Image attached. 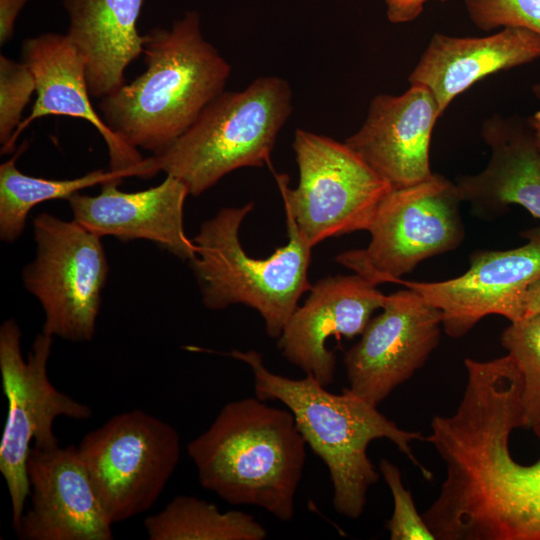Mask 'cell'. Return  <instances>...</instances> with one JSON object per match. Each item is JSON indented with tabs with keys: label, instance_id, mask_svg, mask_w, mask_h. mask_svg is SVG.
Returning a JSON list of instances; mask_svg holds the SVG:
<instances>
[{
	"label": "cell",
	"instance_id": "obj_1",
	"mask_svg": "<svg viewBox=\"0 0 540 540\" xmlns=\"http://www.w3.org/2000/svg\"><path fill=\"white\" fill-rule=\"evenodd\" d=\"M518 407L485 396L460 408L442 428L435 448L446 465L433 510L449 540H540V458L514 460L512 431Z\"/></svg>",
	"mask_w": 540,
	"mask_h": 540
},
{
	"label": "cell",
	"instance_id": "obj_2",
	"mask_svg": "<svg viewBox=\"0 0 540 540\" xmlns=\"http://www.w3.org/2000/svg\"><path fill=\"white\" fill-rule=\"evenodd\" d=\"M146 69L101 98L109 129L134 149L158 154L178 139L203 109L225 91L231 66L208 42L196 11L170 28L143 35Z\"/></svg>",
	"mask_w": 540,
	"mask_h": 540
},
{
	"label": "cell",
	"instance_id": "obj_3",
	"mask_svg": "<svg viewBox=\"0 0 540 540\" xmlns=\"http://www.w3.org/2000/svg\"><path fill=\"white\" fill-rule=\"evenodd\" d=\"M246 363L253 374L255 396L262 401L278 400L293 414L306 445L327 466L333 487L336 512L358 519L365 508L369 488L379 472L367 454L377 439L391 441L427 481L433 473L412 451L413 441H425L419 431H406L378 411L377 406L349 388L335 394L312 375L291 379L270 371L256 350L223 353Z\"/></svg>",
	"mask_w": 540,
	"mask_h": 540
},
{
	"label": "cell",
	"instance_id": "obj_4",
	"mask_svg": "<svg viewBox=\"0 0 540 540\" xmlns=\"http://www.w3.org/2000/svg\"><path fill=\"white\" fill-rule=\"evenodd\" d=\"M186 450L204 489L230 504L292 520L306 442L290 410L256 396L230 401Z\"/></svg>",
	"mask_w": 540,
	"mask_h": 540
},
{
	"label": "cell",
	"instance_id": "obj_5",
	"mask_svg": "<svg viewBox=\"0 0 540 540\" xmlns=\"http://www.w3.org/2000/svg\"><path fill=\"white\" fill-rule=\"evenodd\" d=\"M292 112V90L278 76L223 91L164 151L146 158L148 178L164 172L198 196L232 171L270 165L278 134Z\"/></svg>",
	"mask_w": 540,
	"mask_h": 540
},
{
	"label": "cell",
	"instance_id": "obj_6",
	"mask_svg": "<svg viewBox=\"0 0 540 540\" xmlns=\"http://www.w3.org/2000/svg\"><path fill=\"white\" fill-rule=\"evenodd\" d=\"M253 208V202L225 207L204 221L193 239L197 255L189 264L206 308L251 307L263 318L267 335L279 338L300 297L312 286L308 280L312 247L285 211L288 243L265 259L249 256L239 230Z\"/></svg>",
	"mask_w": 540,
	"mask_h": 540
},
{
	"label": "cell",
	"instance_id": "obj_7",
	"mask_svg": "<svg viewBox=\"0 0 540 540\" xmlns=\"http://www.w3.org/2000/svg\"><path fill=\"white\" fill-rule=\"evenodd\" d=\"M293 150L297 187H289L286 174L275 178L284 209L306 242L313 248L330 237L368 231L391 186L345 142L297 129Z\"/></svg>",
	"mask_w": 540,
	"mask_h": 540
},
{
	"label": "cell",
	"instance_id": "obj_8",
	"mask_svg": "<svg viewBox=\"0 0 540 540\" xmlns=\"http://www.w3.org/2000/svg\"><path fill=\"white\" fill-rule=\"evenodd\" d=\"M457 184L432 174L391 189L379 203L366 248L340 253L336 262L374 285L398 283L423 260L455 249L463 240Z\"/></svg>",
	"mask_w": 540,
	"mask_h": 540
},
{
	"label": "cell",
	"instance_id": "obj_9",
	"mask_svg": "<svg viewBox=\"0 0 540 540\" xmlns=\"http://www.w3.org/2000/svg\"><path fill=\"white\" fill-rule=\"evenodd\" d=\"M53 337L39 333L25 360L21 331L15 319L0 327V372L8 411L0 442V472L6 482L15 528L30 494L27 459L30 443L42 449L58 446L54 422L58 417L85 420L92 416L90 406L58 390L48 377L47 364Z\"/></svg>",
	"mask_w": 540,
	"mask_h": 540
},
{
	"label": "cell",
	"instance_id": "obj_10",
	"mask_svg": "<svg viewBox=\"0 0 540 540\" xmlns=\"http://www.w3.org/2000/svg\"><path fill=\"white\" fill-rule=\"evenodd\" d=\"M112 524L151 509L180 460L178 431L134 409L112 416L78 445Z\"/></svg>",
	"mask_w": 540,
	"mask_h": 540
},
{
	"label": "cell",
	"instance_id": "obj_11",
	"mask_svg": "<svg viewBox=\"0 0 540 540\" xmlns=\"http://www.w3.org/2000/svg\"><path fill=\"white\" fill-rule=\"evenodd\" d=\"M35 258L22 271L25 288L40 302L42 332L72 342L95 334L109 273L101 237L75 220L48 212L33 219Z\"/></svg>",
	"mask_w": 540,
	"mask_h": 540
},
{
	"label": "cell",
	"instance_id": "obj_12",
	"mask_svg": "<svg viewBox=\"0 0 540 540\" xmlns=\"http://www.w3.org/2000/svg\"><path fill=\"white\" fill-rule=\"evenodd\" d=\"M442 312L407 288L387 296L344 355L349 389L378 406L424 366L440 342Z\"/></svg>",
	"mask_w": 540,
	"mask_h": 540
},
{
	"label": "cell",
	"instance_id": "obj_13",
	"mask_svg": "<svg viewBox=\"0 0 540 540\" xmlns=\"http://www.w3.org/2000/svg\"><path fill=\"white\" fill-rule=\"evenodd\" d=\"M528 241L506 251L472 255L461 276L440 282L398 283L418 292L442 312L444 332L465 336L487 315L510 322L523 318V302L531 284L540 279V227L526 232Z\"/></svg>",
	"mask_w": 540,
	"mask_h": 540
},
{
	"label": "cell",
	"instance_id": "obj_14",
	"mask_svg": "<svg viewBox=\"0 0 540 540\" xmlns=\"http://www.w3.org/2000/svg\"><path fill=\"white\" fill-rule=\"evenodd\" d=\"M30 506L14 528L23 540H111L112 523L78 446L31 447Z\"/></svg>",
	"mask_w": 540,
	"mask_h": 540
},
{
	"label": "cell",
	"instance_id": "obj_15",
	"mask_svg": "<svg viewBox=\"0 0 540 540\" xmlns=\"http://www.w3.org/2000/svg\"><path fill=\"white\" fill-rule=\"evenodd\" d=\"M386 299L376 285L356 273L322 278L289 318L277 346L288 362L327 387L336 371L328 339L361 335Z\"/></svg>",
	"mask_w": 540,
	"mask_h": 540
},
{
	"label": "cell",
	"instance_id": "obj_16",
	"mask_svg": "<svg viewBox=\"0 0 540 540\" xmlns=\"http://www.w3.org/2000/svg\"><path fill=\"white\" fill-rule=\"evenodd\" d=\"M441 116L432 93L410 84L400 95L379 94L362 126L345 143L392 189L429 178L432 131Z\"/></svg>",
	"mask_w": 540,
	"mask_h": 540
},
{
	"label": "cell",
	"instance_id": "obj_17",
	"mask_svg": "<svg viewBox=\"0 0 540 540\" xmlns=\"http://www.w3.org/2000/svg\"><path fill=\"white\" fill-rule=\"evenodd\" d=\"M21 61L34 76L37 97L12 138L11 150L20 133L36 119L49 115L80 118L104 139L110 170L127 177H146L145 158L139 150L115 135L93 108L85 62L66 34L47 32L26 38L21 45Z\"/></svg>",
	"mask_w": 540,
	"mask_h": 540
},
{
	"label": "cell",
	"instance_id": "obj_18",
	"mask_svg": "<svg viewBox=\"0 0 540 540\" xmlns=\"http://www.w3.org/2000/svg\"><path fill=\"white\" fill-rule=\"evenodd\" d=\"M120 183L102 184L98 195L78 192L68 198L73 220L101 238L148 240L179 259L192 261L197 249L183 223L187 187L168 175L159 185L137 192L121 191Z\"/></svg>",
	"mask_w": 540,
	"mask_h": 540
},
{
	"label": "cell",
	"instance_id": "obj_19",
	"mask_svg": "<svg viewBox=\"0 0 540 540\" xmlns=\"http://www.w3.org/2000/svg\"><path fill=\"white\" fill-rule=\"evenodd\" d=\"M540 59V36L507 27L486 36L434 34L409 75L426 87L442 115L449 104L479 80Z\"/></svg>",
	"mask_w": 540,
	"mask_h": 540
},
{
	"label": "cell",
	"instance_id": "obj_20",
	"mask_svg": "<svg viewBox=\"0 0 540 540\" xmlns=\"http://www.w3.org/2000/svg\"><path fill=\"white\" fill-rule=\"evenodd\" d=\"M66 36L82 56L89 93L103 98L120 88L131 62L143 54L137 29L143 0H62Z\"/></svg>",
	"mask_w": 540,
	"mask_h": 540
},
{
	"label": "cell",
	"instance_id": "obj_21",
	"mask_svg": "<svg viewBox=\"0 0 540 540\" xmlns=\"http://www.w3.org/2000/svg\"><path fill=\"white\" fill-rule=\"evenodd\" d=\"M483 137L491 157L484 170L457 183L462 200L485 212L517 204L540 219V145L534 134L493 118Z\"/></svg>",
	"mask_w": 540,
	"mask_h": 540
},
{
	"label": "cell",
	"instance_id": "obj_22",
	"mask_svg": "<svg viewBox=\"0 0 540 540\" xmlns=\"http://www.w3.org/2000/svg\"><path fill=\"white\" fill-rule=\"evenodd\" d=\"M150 540H263L267 531L252 515L222 512L211 502L178 495L144 520Z\"/></svg>",
	"mask_w": 540,
	"mask_h": 540
},
{
	"label": "cell",
	"instance_id": "obj_23",
	"mask_svg": "<svg viewBox=\"0 0 540 540\" xmlns=\"http://www.w3.org/2000/svg\"><path fill=\"white\" fill-rule=\"evenodd\" d=\"M18 155L0 165V238L12 243L22 234L31 209L39 203L68 199L81 190L110 181L122 182L127 176L98 169L73 179H46L22 173L16 167Z\"/></svg>",
	"mask_w": 540,
	"mask_h": 540
},
{
	"label": "cell",
	"instance_id": "obj_24",
	"mask_svg": "<svg viewBox=\"0 0 540 540\" xmlns=\"http://www.w3.org/2000/svg\"><path fill=\"white\" fill-rule=\"evenodd\" d=\"M501 344L522 376V427L540 439V315L511 322Z\"/></svg>",
	"mask_w": 540,
	"mask_h": 540
},
{
	"label": "cell",
	"instance_id": "obj_25",
	"mask_svg": "<svg viewBox=\"0 0 540 540\" xmlns=\"http://www.w3.org/2000/svg\"><path fill=\"white\" fill-rule=\"evenodd\" d=\"M35 79L28 66L0 55V142L2 153L11 151V141L22 122V114L32 94Z\"/></svg>",
	"mask_w": 540,
	"mask_h": 540
},
{
	"label": "cell",
	"instance_id": "obj_26",
	"mask_svg": "<svg viewBox=\"0 0 540 540\" xmlns=\"http://www.w3.org/2000/svg\"><path fill=\"white\" fill-rule=\"evenodd\" d=\"M470 21L482 31L507 27L528 29L540 36V0H465Z\"/></svg>",
	"mask_w": 540,
	"mask_h": 540
},
{
	"label": "cell",
	"instance_id": "obj_27",
	"mask_svg": "<svg viewBox=\"0 0 540 540\" xmlns=\"http://www.w3.org/2000/svg\"><path fill=\"white\" fill-rule=\"evenodd\" d=\"M379 471L389 487L394 509L387 522L391 540H436L419 514L411 492L405 488L399 468L387 459H381Z\"/></svg>",
	"mask_w": 540,
	"mask_h": 540
},
{
	"label": "cell",
	"instance_id": "obj_28",
	"mask_svg": "<svg viewBox=\"0 0 540 540\" xmlns=\"http://www.w3.org/2000/svg\"><path fill=\"white\" fill-rule=\"evenodd\" d=\"M389 21L394 24L411 22L419 17L424 5L429 1L446 2L449 0H384Z\"/></svg>",
	"mask_w": 540,
	"mask_h": 540
},
{
	"label": "cell",
	"instance_id": "obj_29",
	"mask_svg": "<svg viewBox=\"0 0 540 540\" xmlns=\"http://www.w3.org/2000/svg\"><path fill=\"white\" fill-rule=\"evenodd\" d=\"M28 0H0V44L5 45L14 35L18 14Z\"/></svg>",
	"mask_w": 540,
	"mask_h": 540
},
{
	"label": "cell",
	"instance_id": "obj_30",
	"mask_svg": "<svg viewBox=\"0 0 540 540\" xmlns=\"http://www.w3.org/2000/svg\"><path fill=\"white\" fill-rule=\"evenodd\" d=\"M534 315H540V279L529 286L523 302V318Z\"/></svg>",
	"mask_w": 540,
	"mask_h": 540
},
{
	"label": "cell",
	"instance_id": "obj_31",
	"mask_svg": "<svg viewBox=\"0 0 540 540\" xmlns=\"http://www.w3.org/2000/svg\"><path fill=\"white\" fill-rule=\"evenodd\" d=\"M534 136L540 144V111H537L530 120Z\"/></svg>",
	"mask_w": 540,
	"mask_h": 540
},
{
	"label": "cell",
	"instance_id": "obj_32",
	"mask_svg": "<svg viewBox=\"0 0 540 540\" xmlns=\"http://www.w3.org/2000/svg\"><path fill=\"white\" fill-rule=\"evenodd\" d=\"M532 92L535 97L540 101V83L534 84L532 86Z\"/></svg>",
	"mask_w": 540,
	"mask_h": 540
},
{
	"label": "cell",
	"instance_id": "obj_33",
	"mask_svg": "<svg viewBox=\"0 0 540 540\" xmlns=\"http://www.w3.org/2000/svg\"><path fill=\"white\" fill-rule=\"evenodd\" d=\"M540 145V144H539Z\"/></svg>",
	"mask_w": 540,
	"mask_h": 540
}]
</instances>
